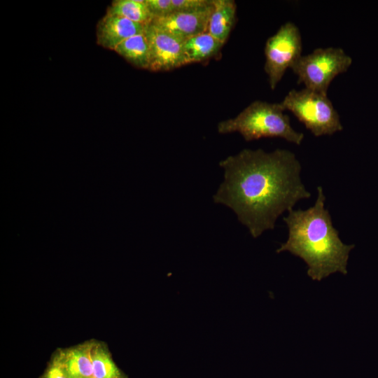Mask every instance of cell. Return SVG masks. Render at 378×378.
<instances>
[{
  "label": "cell",
  "mask_w": 378,
  "mask_h": 378,
  "mask_svg": "<svg viewBox=\"0 0 378 378\" xmlns=\"http://www.w3.org/2000/svg\"><path fill=\"white\" fill-rule=\"evenodd\" d=\"M91 359L93 378H127L113 360L104 342L92 340Z\"/></svg>",
  "instance_id": "5bb4252c"
},
{
  "label": "cell",
  "mask_w": 378,
  "mask_h": 378,
  "mask_svg": "<svg viewBox=\"0 0 378 378\" xmlns=\"http://www.w3.org/2000/svg\"><path fill=\"white\" fill-rule=\"evenodd\" d=\"M217 129L220 134L238 132L247 141L277 137L300 145L304 136L292 127L280 103L260 100L251 103L236 117L220 122Z\"/></svg>",
  "instance_id": "3957f363"
},
{
  "label": "cell",
  "mask_w": 378,
  "mask_h": 378,
  "mask_svg": "<svg viewBox=\"0 0 378 378\" xmlns=\"http://www.w3.org/2000/svg\"><path fill=\"white\" fill-rule=\"evenodd\" d=\"M223 44L208 32L186 39L183 43V54L186 64L204 61L214 56Z\"/></svg>",
  "instance_id": "7c38bea8"
},
{
  "label": "cell",
  "mask_w": 378,
  "mask_h": 378,
  "mask_svg": "<svg viewBox=\"0 0 378 378\" xmlns=\"http://www.w3.org/2000/svg\"><path fill=\"white\" fill-rule=\"evenodd\" d=\"M302 42L300 29L292 22L282 24L266 41L265 71L272 90H274L288 69L302 56Z\"/></svg>",
  "instance_id": "8992f818"
},
{
  "label": "cell",
  "mask_w": 378,
  "mask_h": 378,
  "mask_svg": "<svg viewBox=\"0 0 378 378\" xmlns=\"http://www.w3.org/2000/svg\"><path fill=\"white\" fill-rule=\"evenodd\" d=\"M315 136L332 135L343 130L338 112L327 94L307 88L293 89L280 102Z\"/></svg>",
  "instance_id": "277c9868"
},
{
  "label": "cell",
  "mask_w": 378,
  "mask_h": 378,
  "mask_svg": "<svg viewBox=\"0 0 378 378\" xmlns=\"http://www.w3.org/2000/svg\"><path fill=\"white\" fill-rule=\"evenodd\" d=\"M146 25L118 15L106 13L97 24V43L104 48L114 50L126 39L143 34Z\"/></svg>",
  "instance_id": "9c48e42d"
},
{
  "label": "cell",
  "mask_w": 378,
  "mask_h": 378,
  "mask_svg": "<svg viewBox=\"0 0 378 378\" xmlns=\"http://www.w3.org/2000/svg\"><path fill=\"white\" fill-rule=\"evenodd\" d=\"M146 34L150 50L148 70L169 71L186 65L183 43L186 40L164 31L154 24L146 25Z\"/></svg>",
  "instance_id": "52a82bcc"
},
{
  "label": "cell",
  "mask_w": 378,
  "mask_h": 378,
  "mask_svg": "<svg viewBox=\"0 0 378 378\" xmlns=\"http://www.w3.org/2000/svg\"><path fill=\"white\" fill-rule=\"evenodd\" d=\"M325 202L323 188L318 186L312 206L290 210L283 218L288 237L276 250L300 257L308 267V276L318 281L336 272L346 274L349 253L354 248V244L342 241Z\"/></svg>",
  "instance_id": "7a4b0ae2"
},
{
  "label": "cell",
  "mask_w": 378,
  "mask_h": 378,
  "mask_svg": "<svg viewBox=\"0 0 378 378\" xmlns=\"http://www.w3.org/2000/svg\"><path fill=\"white\" fill-rule=\"evenodd\" d=\"M107 14L118 15L130 20L148 24L153 17L146 0H117L108 8Z\"/></svg>",
  "instance_id": "9a60e30c"
},
{
  "label": "cell",
  "mask_w": 378,
  "mask_h": 378,
  "mask_svg": "<svg viewBox=\"0 0 378 378\" xmlns=\"http://www.w3.org/2000/svg\"><path fill=\"white\" fill-rule=\"evenodd\" d=\"M219 165L224 181L214 201L232 209L254 238L274 229L283 213L311 197L301 181L300 162L288 150L244 149Z\"/></svg>",
  "instance_id": "6da1fadb"
},
{
  "label": "cell",
  "mask_w": 378,
  "mask_h": 378,
  "mask_svg": "<svg viewBox=\"0 0 378 378\" xmlns=\"http://www.w3.org/2000/svg\"><path fill=\"white\" fill-rule=\"evenodd\" d=\"M114 51L133 66L139 69H149L150 50L144 32L126 39L120 43Z\"/></svg>",
  "instance_id": "4fadbf2b"
},
{
  "label": "cell",
  "mask_w": 378,
  "mask_h": 378,
  "mask_svg": "<svg viewBox=\"0 0 378 378\" xmlns=\"http://www.w3.org/2000/svg\"><path fill=\"white\" fill-rule=\"evenodd\" d=\"M39 378H69L56 351Z\"/></svg>",
  "instance_id": "2e32d148"
},
{
  "label": "cell",
  "mask_w": 378,
  "mask_h": 378,
  "mask_svg": "<svg viewBox=\"0 0 378 378\" xmlns=\"http://www.w3.org/2000/svg\"><path fill=\"white\" fill-rule=\"evenodd\" d=\"M352 63L351 57L341 48H318L302 55L292 66L298 76V83L305 88L327 94L333 79L346 72Z\"/></svg>",
  "instance_id": "5b68a950"
},
{
  "label": "cell",
  "mask_w": 378,
  "mask_h": 378,
  "mask_svg": "<svg viewBox=\"0 0 378 378\" xmlns=\"http://www.w3.org/2000/svg\"><path fill=\"white\" fill-rule=\"evenodd\" d=\"M213 4L206 32L224 43L234 24L237 5L233 0H213Z\"/></svg>",
  "instance_id": "8fae6325"
},
{
  "label": "cell",
  "mask_w": 378,
  "mask_h": 378,
  "mask_svg": "<svg viewBox=\"0 0 378 378\" xmlns=\"http://www.w3.org/2000/svg\"><path fill=\"white\" fill-rule=\"evenodd\" d=\"M213 10L214 4L213 0H211L210 4L202 8L154 18L150 23L186 40L192 36L206 32Z\"/></svg>",
  "instance_id": "ba28073f"
},
{
  "label": "cell",
  "mask_w": 378,
  "mask_h": 378,
  "mask_svg": "<svg viewBox=\"0 0 378 378\" xmlns=\"http://www.w3.org/2000/svg\"><path fill=\"white\" fill-rule=\"evenodd\" d=\"M92 340L56 350L69 378H93Z\"/></svg>",
  "instance_id": "30bf717a"
}]
</instances>
